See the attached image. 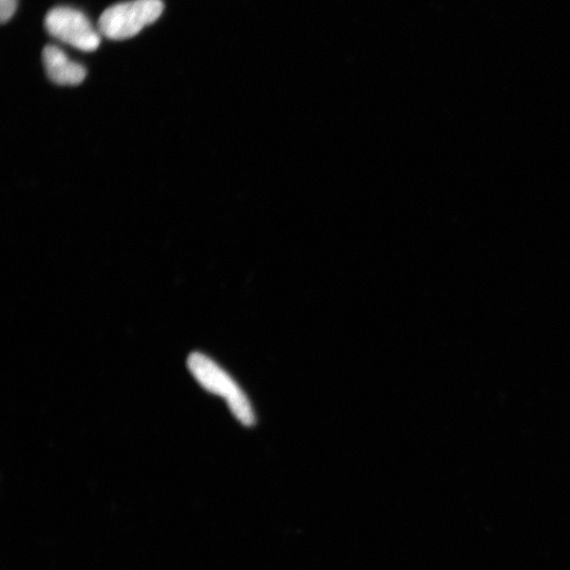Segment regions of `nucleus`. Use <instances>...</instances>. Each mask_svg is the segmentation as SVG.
Returning <instances> with one entry per match:
<instances>
[{
	"instance_id": "obj_2",
	"label": "nucleus",
	"mask_w": 570,
	"mask_h": 570,
	"mask_svg": "<svg viewBox=\"0 0 570 570\" xmlns=\"http://www.w3.org/2000/svg\"><path fill=\"white\" fill-rule=\"evenodd\" d=\"M45 26L57 40L76 49L92 52L100 46V34L79 10L68 7L54 8L46 15Z\"/></svg>"
},
{
	"instance_id": "obj_4",
	"label": "nucleus",
	"mask_w": 570,
	"mask_h": 570,
	"mask_svg": "<svg viewBox=\"0 0 570 570\" xmlns=\"http://www.w3.org/2000/svg\"><path fill=\"white\" fill-rule=\"evenodd\" d=\"M43 62L48 78L61 86H78L86 79L87 71L69 59L59 47L48 45L43 51Z\"/></svg>"
},
{
	"instance_id": "obj_3",
	"label": "nucleus",
	"mask_w": 570,
	"mask_h": 570,
	"mask_svg": "<svg viewBox=\"0 0 570 570\" xmlns=\"http://www.w3.org/2000/svg\"><path fill=\"white\" fill-rule=\"evenodd\" d=\"M187 366L197 382L206 391L225 398L227 403L243 393L230 375L218 366L213 359L202 353L190 354Z\"/></svg>"
},
{
	"instance_id": "obj_5",
	"label": "nucleus",
	"mask_w": 570,
	"mask_h": 570,
	"mask_svg": "<svg viewBox=\"0 0 570 570\" xmlns=\"http://www.w3.org/2000/svg\"><path fill=\"white\" fill-rule=\"evenodd\" d=\"M17 8V0H0V21L7 23L14 15Z\"/></svg>"
},
{
	"instance_id": "obj_1",
	"label": "nucleus",
	"mask_w": 570,
	"mask_h": 570,
	"mask_svg": "<svg viewBox=\"0 0 570 570\" xmlns=\"http://www.w3.org/2000/svg\"><path fill=\"white\" fill-rule=\"evenodd\" d=\"M162 0H131L109 7L99 19L100 32L113 41L136 36L162 15Z\"/></svg>"
}]
</instances>
